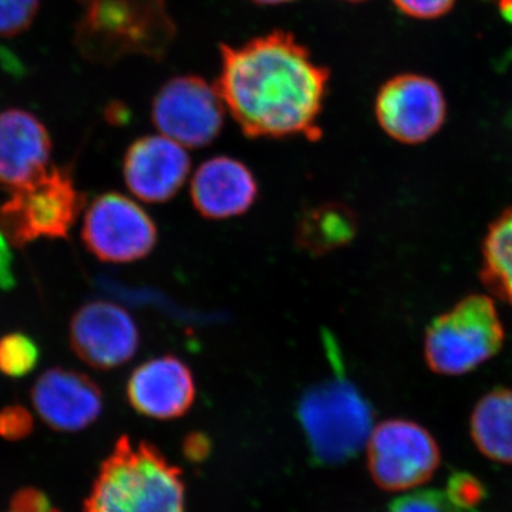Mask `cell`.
<instances>
[{"instance_id":"cell-1","label":"cell","mask_w":512,"mask_h":512,"mask_svg":"<svg viewBox=\"0 0 512 512\" xmlns=\"http://www.w3.org/2000/svg\"><path fill=\"white\" fill-rule=\"evenodd\" d=\"M330 73L292 33L221 46L217 89L249 138H319Z\"/></svg>"},{"instance_id":"cell-2","label":"cell","mask_w":512,"mask_h":512,"mask_svg":"<svg viewBox=\"0 0 512 512\" xmlns=\"http://www.w3.org/2000/svg\"><path fill=\"white\" fill-rule=\"evenodd\" d=\"M86 512H185L181 470L151 444L121 437L101 466Z\"/></svg>"},{"instance_id":"cell-3","label":"cell","mask_w":512,"mask_h":512,"mask_svg":"<svg viewBox=\"0 0 512 512\" xmlns=\"http://www.w3.org/2000/svg\"><path fill=\"white\" fill-rule=\"evenodd\" d=\"M80 8L76 45L92 62L161 59L173 43L175 23L164 0H80Z\"/></svg>"},{"instance_id":"cell-4","label":"cell","mask_w":512,"mask_h":512,"mask_svg":"<svg viewBox=\"0 0 512 512\" xmlns=\"http://www.w3.org/2000/svg\"><path fill=\"white\" fill-rule=\"evenodd\" d=\"M505 329L487 295H468L431 320L424 335V360L440 376H463L503 349Z\"/></svg>"},{"instance_id":"cell-5","label":"cell","mask_w":512,"mask_h":512,"mask_svg":"<svg viewBox=\"0 0 512 512\" xmlns=\"http://www.w3.org/2000/svg\"><path fill=\"white\" fill-rule=\"evenodd\" d=\"M298 417L316 463L333 466L355 457L373 431V409L345 375L303 394Z\"/></svg>"},{"instance_id":"cell-6","label":"cell","mask_w":512,"mask_h":512,"mask_svg":"<svg viewBox=\"0 0 512 512\" xmlns=\"http://www.w3.org/2000/svg\"><path fill=\"white\" fill-rule=\"evenodd\" d=\"M83 205L69 170L53 167L28 187L12 190L0 205V232L16 248L39 238H66Z\"/></svg>"},{"instance_id":"cell-7","label":"cell","mask_w":512,"mask_h":512,"mask_svg":"<svg viewBox=\"0 0 512 512\" xmlns=\"http://www.w3.org/2000/svg\"><path fill=\"white\" fill-rule=\"evenodd\" d=\"M367 463L377 487L407 491L426 484L440 466L439 444L416 421L393 419L373 427Z\"/></svg>"},{"instance_id":"cell-8","label":"cell","mask_w":512,"mask_h":512,"mask_svg":"<svg viewBox=\"0 0 512 512\" xmlns=\"http://www.w3.org/2000/svg\"><path fill=\"white\" fill-rule=\"evenodd\" d=\"M225 104L217 84L184 74L163 84L151 106L158 133L185 148L208 146L224 127Z\"/></svg>"},{"instance_id":"cell-9","label":"cell","mask_w":512,"mask_h":512,"mask_svg":"<svg viewBox=\"0 0 512 512\" xmlns=\"http://www.w3.org/2000/svg\"><path fill=\"white\" fill-rule=\"evenodd\" d=\"M375 114L379 126L393 140L407 146L426 143L446 123V96L430 77L399 74L380 87Z\"/></svg>"},{"instance_id":"cell-10","label":"cell","mask_w":512,"mask_h":512,"mask_svg":"<svg viewBox=\"0 0 512 512\" xmlns=\"http://www.w3.org/2000/svg\"><path fill=\"white\" fill-rule=\"evenodd\" d=\"M156 222L140 205L117 192L92 202L83 222V241L100 261L126 264L156 248Z\"/></svg>"},{"instance_id":"cell-11","label":"cell","mask_w":512,"mask_h":512,"mask_svg":"<svg viewBox=\"0 0 512 512\" xmlns=\"http://www.w3.org/2000/svg\"><path fill=\"white\" fill-rule=\"evenodd\" d=\"M70 345L87 365L109 370L133 359L140 333L126 309L110 302H90L74 313Z\"/></svg>"},{"instance_id":"cell-12","label":"cell","mask_w":512,"mask_h":512,"mask_svg":"<svg viewBox=\"0 0 512 512\" xmlns=\"http://www.w3.org/2000/svg\"><path fill=\"white\" fill-rule=\"evenodd\" d=\"M190 168L185 147L163 134L138 138L124 156L128 190L150 204L171 200L183 187Z\"/></svg>"},{"instance_id":"cell-13","label":"cell","mask_w":512,"mask_h":512,"mask_svg":"<svg viewBox=\"0 0 512 512\" xmlns=\"http://www.w3.org/2000/svg\"><path fill=\"white\" fill-rule=\"evenodd\" d=\"M127 397L134 410L143 416L156 420L178 419L195 402L194 376L178 357H156L131 373Z\"/></svg>"},{"instance_id":"cell-14","label":"cell","mask_w":512,"mask_h":512,"mask_svg":"<svg viewBox=\"0 0 512 512\" xmlns=\"http://www.w3.org/2000/svg\"><path fill=\"white\" fill-rule=\"evenodd\" d=\"M52 140L36 116L26 110L0 113V184L10 190L28 187L47 173Z\"/></svg>"},{"instance_id":"cell-15","label":"cell","mask_w":512,"mask_h":512,"mask_svg":"<svg viewBox=\"0 0 512 512\" xmlns=\"http://www.w3.org/2000/svg\"><path fill=\"white\" fill-rule=\"evenodd\" d=\"M33 404L45 423L59 431H79L97 420L103 409L99 386L86 375L50 369L37 379Z\"/></svg>"},{"instance_id":"cell-16","label":"cell","mask_w":512,"mask_h":512,"mask_svg":"<svg viewBox=\"0 0 512 512\" xmlns=\"http://www.w3.org/2000/svg\"><path fill=\"white\" fill-rule=\"evenodd\" d=\"M258 197V183L247 165L231 157H214L195 171L191 200L208 220H227L244 214Z\"/></svg>"},{"instance_id":"cell-17","label":"cell","mask_w":512,"mask_h":512,"mask_svg":"<svg viewBox=\"0 0 512 512\" xmlns=\"http://www.w3.org/2000/svg\"><path fill=\"white\" fill-rule=\"evenodd\" d=\"M359 231V218L342 202H323L305 208L296 221V245L313 256L345 248Z\"/></svg>"},{"instance_id":"cell-18","label":"cell","mask_w":512,"mask_h":512,"mask_svg":"<svg viewBox=\"0 0 512 512\" xmlns=\"http://www.w3.org/2000/svg\"><path fill=\"white\" fill-rule=\"evenodd\" d=\"M471 439L483 456L512 464V389L495 387L474 406Z\"/></svg>"},{"instance_id":"cell-19","label":"cell","mask_w":512,"mask_h":512,"mask_svg":"<svg viewBox=\"0 0 512 512\" xmlns=\"http://www.w3.org/2000/svg\"><path fill=\"white\" fill-rule=\"evenodd\" d=\"M481 282L512 306V207L491 222L481 247Z\"/></svg>"},{"instance_id":"cell-20","label":"cell","mask_w":512,"mask_h":512,"mask_svg":"<svg viewBox=\"0 0 512 512\" xmlns=\"http://www.w3.org/2000/svg\"><path fill=\"white\" fill-rule=\"evenodd\" d=\"M40 350L35 340L23 333H12L0 339V372L10 377H22L35 369Z\"/></svg>"},{"instance_id":"cell-21","label":"cell","mask_w":512,"mask_h":512,"mask_svg":"<svg viewBox=\"0 0 512 512\" xmlns=\"http://www.w3.org/2000/svg\"><path fill=\"white\" fill-rule=\"evenodd\" d=\"M40 0H0V37L22 35L35 22Z\"/></svg>"},{"instance_id":"cell-22","label":"cell","mask_w":512,"mask_h":512,"mask_svg":"<svg viewBox=\"0 0 512 512\" xmlns=\"http://www.w3.org/2000/svg\"><path fill=\"white\" fill-rule=\"evenodd\" d=\"M387 512H463L451 503L446 493L421 490L394 500Z\"/></svg>"},{"instance_id":"cell-23","label":"cell","mask_w":512,"mask_h":512,"mask_svg":"<svg viewBox=\"0 0 512 512\" xmlns=\"http://www.w3.org/2000/svg\"><path fill=\"white\" fill-rule=\"evenodd\" d=\"M446 494L457 508L467 510L481 500L484 488L476 478L467 476V474H457L451 478Z\"/></svg>"},{"instance_id":"cell-24","label":"cell","mask_w":512,"mask_h":512,"mask_svg":"<svg viewBox=\"0 0 512 512\" xmlns=\"http://www.w3.org/2000/svg\"><path fill=\"white\" fill-rule=\"evenodd\" d=\"M396 8L413 19L431 20L447 15L456 0H393Z\"/></svg>"},{"instance_id":"cell-25","label":"cell","mask_w":512,"mask_h":512,"mask_svg":"<svg viewBox=\"0 0 512 512\" xmlns=\"http://www.w3.org/2000/svg\"><path fill=\"white\" fill-rule=\"evenodd\" d=\"M13 255L9 248V241L0 232V289L10 291L16 285L13 275Z\"/></svg>"},{"instance_id":"cell-26","label":"cell","mask_w":512,"mask_h":512,"mask_svg":"<svg viewBox=\"0 0 512 512\" xmlns=\"http://www.w3.org/2000/svg\"><path fill=\"white\" fill-rule=\"evenodd\" d=\"M10 512H47L46 505L40 503V501H25L19 508Z\"/></svg>"},{"instance_id":"cell-27","label":"cell","mask_w":512,"mask_h":512,"mask_svg":"<svg viewBox=\"0 0 512 512\" xmlns=\"http://www.w3.org/2000/svg\"><path fill=\"white\" fill-rule=\"evenodd\" d=\"M500 12L508 23H512V0H500Z\"/></svg>"},{"instance_id":"cell-28","label":"cell","mask_w":512,"mask_h":512,"mask_svg":"<svg viewBox=\"0 0 512 512\" xmlns=\"http://www.w3.org/2000/svg\"><path fill=\"white\" fill-rule=\"evenodd\" d=\"M251 2L258 3V5L276 6L285 5V3L295 2V0H251Z\"/></svg>"},{"instance_id":"cell-29","label":"cell","mask_w":512,"mask_h":512,"mask_svg":"<svg viewBox=\"0 0 512 512\" xmlns=\"http://www.w3.org/2000/svg\"><path fill=\"white\" fill-rule=\"evenodd\" d=\"M340 2L363 3V2H367V0H340Z\"/></svg>"}]
</instances>
